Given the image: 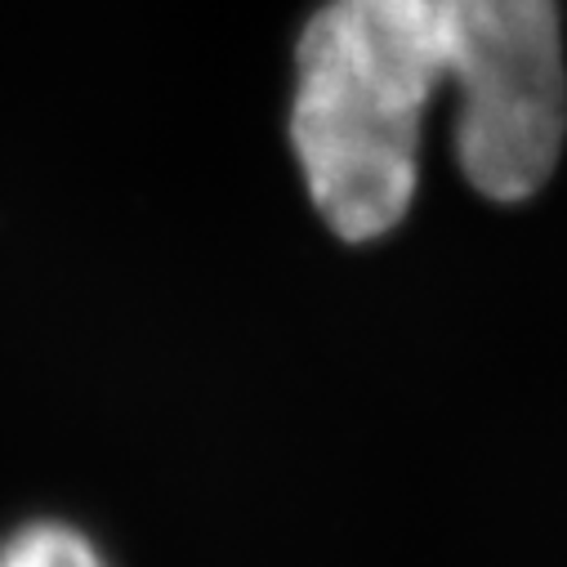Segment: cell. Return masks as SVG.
Wrapping results in <instances>:
<instances>
[{"mask_svg":"<svg viewBox=\"0 0 567 567\" xmlns=\"http://www.w3.org/2000/svg\"><path fill=\"white\" fill-rule=\"evenodd\" d=\"M452 162L492 206L532 202L567 144L558 0H443Z\"/></svg>","mask_w":567,"mask_h":567,"instance_id":"cell-2","label":"cell"},{"mask_svg":"<svg viewBox=\"0 0 567 567\" xmlns=\"http://www.w3.org/2000/svg\"><path fill=\"white\" fill-rule=\"evenodd\" d=\"M447 90L443 0H318L291 54L287 138L313 215L344 246L393 237Z\"/></svg>","mask_w":567,"mask_h":567,"instance_id":"cell-1","label":"cell"},{"mask_svg":"<svg viewBox=\"0 0 567 567\" xmlns=\"http://www.w3.org/2000/svg\"><path fill=\"white\" fill-rule=\"evenodd\" d=\"M0 567H116L107 549L76 523L41 514L0 540Z\"/></svg>","mask_w":567,"mask_h":567,"instance_id":"cell-3","label":"cell"}]
</instances>
